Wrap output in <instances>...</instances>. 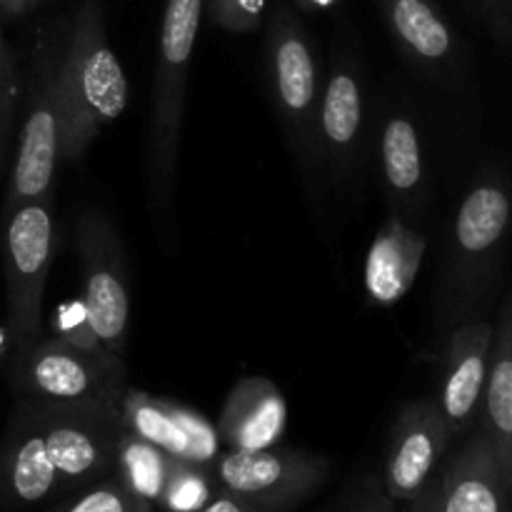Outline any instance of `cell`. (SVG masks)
<instances>
[{
    "mask_svg": "<svg viewBox=\"0 0 512 512\" xmlns=\"http://www.w3.org/2000/svg\"><path fill=\"white\" fill-rule=\"evenodd\" d=\"M58 490V473L48 458L33 408L20 400L0 453V500H8L10 505H35Z\"/></svg>",
    "mask_w": 512,
    "mask_h": 512,
    "instance_id": "d6986e66",
    "label": "cell"
},
{
    "mask_svg": "<svg viewBox=\"0 0 512 512\" xmlns=\"http://www.w3.org/2000/svg\"><path fill=\"white\" fill-rule=\"evenodd\" d=\"M175 458L150 445L148 440L125 430L118 445V460H115V475L148 505H158L168 475L173 470Z\"/></svg>",
    "mask_w": 512,
    "mask_h": 512,
    "instance_id": "7402d4cb",
    "label": "cell"
},
{
    "mask_svg": "<svg viewBox=\"0 0 512 512\" xmlns=\"http://www.w3.org/2000/svg\"><path fill=\"white\" fill-rule=\"evenodd\" d=\"M15 105H18V68H15V58L10 53L3 28H0V165H3L5 148H8Z\"/></svg>",
    "mask_w": 512,
    "mask_h": 512,
    "instance_id": "4316f807",
    "label": "cell"
},
{
    "mask_svg": "<svg viewBox=\"0 0 512 512\" xmlns=\"http://www.w3.org/2000/svg\"><path fill=\"white\" fill-rule=\"evenodd\" d=\"M200 512H258V510H253L250 505H245L243 500L228 495L225 490H218V493L213 495V500H210V503Z\"/></svg>",
    "mask_w": 512,
    "mask_h": 512,
    "instance_id": "4dcf8cb0",
    "label": "cell"
},
{
    "mask_svg": "<svg viewBox=\"0 0 512 512\" xmlns=\"http://www.w3.org/2000/svg\"><path fill=\"white\" fill-rule=\"evenodd\" d=\"M120 418L128 433L148 440L175 460L213 468L223 453L218 428L203 413L175 400L125 388L120 398Z\"/></svg>",
    "mask_w": 512,
    "mask_h": 512,
    "instance_id": "7c38bea8",
    "label": "cell"
},
{
    "mask_svg": "<svg viewBox=\"0 0 512 512\" xmlns=\"http://www.w3.org/2000/svg\"><path fill=\"white\" fill-rule=\"evenodd\" d=\"M205 0H165L160 23L158 65H155L153 110H150L148 180L158 213L170 208L178 173L180 130H183L185 88Z\"/></svg>",
    "mask_w": 512,
    "mask_h": 512,
    "instance_id": "3957f363",
    "label": "cell"
},
{
    "mask_svg": "<svg viewBox=\"0 0 512 512\" xmlns=\"http://www.w3.org/2000/svg\"><path fill=\"white\" fill-rule=\"evenodd\" d=\"M65 30L55 25L40 33L35 45L33 70L28 83V105L20 128L18 153L10 173L3 215L33 200L53 198L55 170L60 165V105L58 70L63 55Z\"/></svg>",
    "mask_w": 512,
    "mask_h": 512,
    "instance_id": "5b68a950",
    "label": "cell"
},
{
    "mask_svg": "<svg viewBox=\"0 0 512 512\" xmlns=\"http://www.w3.org/2000/svg\"><path fill=\"white\" fill-rule=\"evenodd\" d=\"M408 512H440V488H438V475L428 480L423 490L408 500Z\"/></svg>",
    "mask_w": 512,
    "mask_h": 512,
    "instance_id": "f546056e",
    "label": "cell"
},
{
    "mask_svg": "<svg viewBox=\"0 0 512 512\" xmlns=\"http://www.w3.org/2000/svg\"><path fill=\"white\" fill-rule=\"evenodd\" d=\"M493 335V323L485 318L468 320L448 333L438 405L453 438L470 433L480 418Z\"/></svg>",
    "mask_w": 512,
    "mask_h": 512,
    "instance_id": "9a60e30c",
    "label": "cell"
},
{
    "mask_svg": "<svg viewBox=\"0 0 512 512\" xmlns=\"http://www.w3.org/2000/svg\"><path fill=\"white\" fill-rule=\"evenodd\" d=\"M453 435L438 400H410L400 408L388 440L383 488L395 503H408L428 485L448 453Z\"/></svg>",
    "mask_w": 512,
    "mask_h": 512,
    "instance_id": "8fae6325",
    "label": "cell"
},
{
    "mask_svg": "<svg viewBox=\"0 0 512 512\" xmlns=\"http://www.w3.org/2000/svg\"><path fill=\"white\" fill-rule=\"evenodd\" d=\"M50 512H153V505L140 500L123 480L115 478L100 480L93 488L80 493L78 498L58 505Z\"/></svg>",
    "mask_w": 512,
    "mask_h": 512,
    "instance_id": "cb8c5ba5",
    "label": "cell"
},
{
    "mask_svg": "<svg viewBox=\"0 0 512 512\" xmlns=\"http://www.w3.org/2000/svg\"><path fill=\"white\" fill-rule=\"evenodd\" d=\"M220 443L228 450L275 448L288 428V403L273 380L245 375L225 398L218 415Z\"/></svg>",
    "mask_w": 512,
    "mask_h": 512,
    "instance_id": "ac0fdd59",
    "label": "cell"
},
{
    "mask_svg": "<svg viewBox=\"0 0 512 512\" xmlns=\"http://www.w3.org/2000/svg\"><path fill=\"white\" fill-rule=\"evenodd\" d=\"M128 78L105 33L103 0H80L58 70L60 160L75 163L95 135L125 113Z\"/></svg>",
    "mask_w": 512,
    "mask_h": 512,
    "instance_id": "7a4b0ae2",
    "label": "cell"
},
{
    "mask_svg": "<svg viewBox=\"0 0 512 512\" xmlns=\"http://www.w3.org/2000/svg\"><path fill=\"white\" fill-rule=\"evenodd\" d=\"M20 398L50 405H120L123 358L85 353L60 338L38 340L13 365Z\"/></svg>",
    "mask_w": 512,
    "mask_h": 512,
    "instance_id": "52a82bcc",
    "label": "cell"
},
{
    "mask_svg": "<svg viewBox=\"0 0 512 512\" xmlns=\"http://www.w3.org/2000/svg\"><path fill=\"white\" fill-rule=\"evenodd\" d=\"M53 330H55V338L65 340L68 345L73 348L85 350V353H110L100 338L95 335L93 325H90L88 313H85V305L83 300H70V303H63L53 315Z\"/></svg>",
    "mask_w": 512,
    "mask_h": 512,
    "instance_id": "d4e9b609",
    "label": "cell"
},
{
    "mask_svg": "<svg viewBox=\"0 0 512 512\" xmlns=\"http://www.w3.org/2000/svg\"><path fill=\"white\" fill-rule=\"evenodd\" d=\"M425 253V235L395 215L370 248L368 290L378 303H393L408 293Z\"/></svg>",
    "mask_w": 512,
    "mask_h": 512,
    "instance_id": "44dd1931",
    "label": "cell"
},
{
    "mask_svg": "<svg viewBox=\"0 0 512 512\" xmlns=\"http://www.w3.org/2000/svg\"><path fill=\"white\" fill-rule=\"evenodd\" d=\"M463 5L498 38H512V0H463Z\"/></svg>",
    "mask_w": 512,
    "mask_h": 512,
    "instance_id": "83f0119b",
    "label": "cell"
},
{
    "mask_svg": "<svg viewBox=\"0 0 512 512\" xmlns=\"http://www.w3.org/2000/svg\"><path fill=\"white\" fill-rule=\"evenodd\" d=\"M512 230V185L508 175L488 170L463 195L450 230L438 298L440 330L478 318L493 298Z\"/></svg>",
    "mask_w": 512,
    "mask_h": 512,
    "instance_id": "6da1fadb",
    "label": "cell"
},
{
    "mask_svg": "<svg viewBox=\"0 0 512 512\" xmlns=\"http://www.w3.org/2000/svg\"><path fill=\"white\" fill-rule=\"evenodd\" d=\"M478 420L512 490V285L500 305Z\"/></svg>",
    "mask_w": 512,
    "mask_h": 512,
    "instance_id": "ffe728a7",
    "label": "cell"
},
{
    "mask_svg": "<svg viewBox=\"0 0 512 512\" xmlns=\"http://www.w3.org/2000/svg\"><path fill=\"white\" fill-rule=\"evenodd\" d=\"M395 45L413 68L443 85H458L465 48L458 30L435 0H375Z\"/></svg>",
    "mask_w": 512,
    "mask_h": 512,
    "instance_id": "4fadbf2b",
    "label": "cell"
},
{
    "mask_svg": "<svg viewBox=\"0 0 512 512\" xmlns=\"http://www.w3.org/2000/svg\"><path fill=\"white\" fill-rule=\"evenodd\" d=\"M268 0H205L210 23L233 35L253 33L260 28Z\"/></svg>",
    "mask_w": 512,
    "mask_h": 512,
    "instance_id": "484cf974",
    "label": "cell"
},
{
    "mask_svg": "<svg viewBox=\"0 0 512 512\" xmlns=\"http://www.w3.org/2000/svg\"><path fill=\"white\" fill-rule=\"evenodd\" d=\"M85 313L100 343L123 358L130 323V278L123 240L100 210L85 208L75 223Z\"/></svg>",
    "mask_w": 512,
    "mask_h": 512,
    "instance_id": "ba28073f",
    "label": "cell"
},
{
    "mask_svg": "<svg viewBox=\"0 0 512 512\" xmlns=\"http://www.w3.org/2000/svg\"><path fill=\"white\" fill-rule=\"evenodd\" d=\"M53 243V198L33 200L5 215V328L13 365L38 345L43 333Z\"/></svg>",
    "mask_w": 512,
    "mask_h": 512,
    "instance_id": "8992f818",
    "label": "cell"
},
{
    "mask_svg": "<svg viewBox=\"0 0 512 512\" xmlns=\"http://www.w3.org/2000/svg\"><path fill=\"white\" fill-rule=\"evenodd\" d=\"M218 488L258 512H290L330 475V460L293 448L225 450L215 460Z\"/></svg>",
    "mask_w": 512,
    "mask_h": 512,
    "instance_id": "30bf717a",
    "label": "cell"
},
{
    "mask_svg": "<svg viewBox=\"0 0 512 512\" xmlns=\"http://www.w3.org/2000/svg\"><path fill=\"white\" fill-rule=\"evenodd\" d=\"M43 0H0V18H20V15L30 13Z\"/></svg>",
    "mask_w": 512,
    "mask_h": 512,
    "instance_id": "1f68e13d",
    "label": "cell"
},
{
    "mask_svg": "<svg viewBox=\"0 0 512 512\" xmlns=\"http://www.w3.org/2000/svg\"><path fill=\"white\" fill-rule=\"evenodd\" d=\"M218 490L220 488L213 475V468L175 460L173 470L168 475V483H165L155 508L163 512H200L213 500Z\"/></svg>",
    "mask_w": 512,
    "mask_h": 512,
    "instance_id": "603a6c76",
    "label": "cell"
},
{
    "mask_svg": "<svg viewBox=\"0 0 512 512\" xmlns=\"http://www.w3.org/2000/svg\"><path fill=\"white\" fill-rule=\"evenodd\" d=\"M343 512H398L395 500L385 493L383 480L365 478L360 488L350 495Z\"/></svg>",
    "mask_w": 512,
    "mask_h": 512,
    "instance_id": "f1b7e54d",
    "label": "cell"
},
{
    "mask_svg": "<svg viewBox=\"0 0 512 512\" xmlns=\"http://www.w3.org/2000/svg\"><path fill=\"white\" fill-rule=\"evenodd\" d=\"M25 403L38 420L60 490L78 488L115 468L118 445L125 435L120 405Z\"/></svg>",
    "mask_w": 512,
    "mask_h": 512,
    "instance_id": "9c48e42d",
    "label": "cell"
},
{
    "mask_svg": "<svg viewBox=\"0 0 512 512\" xmlns=\"http://www.w3.org/2000/svg\"><path fill=\"white\" fill-rule=\"evenodd\" d=\"M265 65H268L275 113L288 133L290 148L305 183L313 185L323 170L318 133L323 88H320L313 38L303 20L288 5H278L270 15L268 35H265Z\"/></svg>",
    "mask_w": 512,
    "mask_h": 512,
    "instance_id": "277c9868",
    "label": "cell"
},
{
    "mask_svg": "<svg viewBox=\"0 0 512 512\" xmlns=\"http://www.w3.org/2000/svg\"><path fill=\"white\" fill-rule=\"evenodd\" d=\"M378 153L390 213L415 228L428 208V173L418 123L403 110H393L380 128Z\"/></svg>",
    "mask_w": 512,
    "mask_h": 512,
    "instance_id": "2e32d148",
    "label": "cell"
},
{
    "mask_svg": "<svg viewBox=\"0 0 512 512\" xmlns=\"http://www.w3.org/2000/svg\"><path fill=\"white\" fill-rule=\"evenodd\" d=\"M295 8H300L303 13H328V10L338 8L343 0H293Z\"/></svg>",
    "mask_w": 512,
    "mask_h": 512,
    "instance_id": "d6a6232c",
    "label": "cell"
},
{
    "mask_svg": "<svg viewBox=\"0 0 512 512\" xmlns=\"http://www.w3.org/2000/svg\"><path fill=\"white\" fill-rule=\"evenodd\" d=\"M440 512H512V490L483 430L438 475Z\"/></svg>",
    "mask_w": 512,
    "mask_h": 512,
    "instance_id": "e0dca14e",
    "label": "cell"
},
{
    "mask_svg": "<svg viewBox=\"0 0 512 512\" xmlns=\"http://www.w3.org/2000/svg\"><path fill=\"white\" fill-rule=\"evenodd\" d=\"M320 155L335 180H353L363 163L365 103L363 73L353 53L333 60L320 98Z\"/></svg>",
    "mask_w": 512,
    "mask_h": 512,
    "instance_id": "5bb4252c",
    "label": "cell"
}]
</instances>
